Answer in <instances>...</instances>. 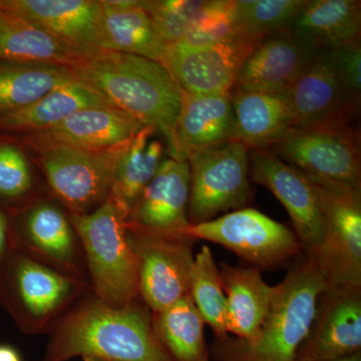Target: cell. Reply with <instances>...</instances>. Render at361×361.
I'll use <instances>...</instances> for the list:
<instances>
[{
    "label": "cell",
    "instance_id": "obj_1",
    "mask_svg": "<svg viewBox=\"0 0 361 361\" xmlns=\"http://www.w3.org/2000/svg\"><path fill=\"white\" fill-rule=\"evenodd\" d=\"M49 334L44 361H174L154 331L152 311L139 300L115 307L90 292Z\"/></svg>",
    "mask_w": 361,
    "mask_h": 361
},
{
    "label": "cell",
    "instance_id": "obj_2",
    "mask_svg": "<svg viewBox=\"0 0 361 361\" xmlns=\"http://www.w3.org/2000/svg\"><path fill=\"white\" fill-rule=\"evenodd\" d=\"M70 70L75 80L160 133L169 153L172 151L183 90L165 66L134 54L96 49Z\"/></svg>",
    "mask_w": 361,
    "mask_h": 361
},
{
    "label": "cell",
    "instance_id": "obj_3",
    "mask_svg": "<svg viewBox=\"0 0 361 361\" xmlns=\"http://www.w3.org/2000/svg\"><path fill=\"white\" fill-rule=\"evenodd\" d=\"M314 261H297L274 295L257 336L251 341L226 336L212 346L217 361H295L314 318L318 296L329 286Z\"/></svg>",
    "mask_w": 361,
    "mask_h": 361
},
{
    "label": "cell",
    "instance_id": "obj_4",
    "mask_svg": "<svg viewBox=\"0 0 361 361\" xmlns=\"http://www.w3.org/2000/svg\"><path fill=\"white\" fill-rule=\"evenodd\" d=\"M90 284L16 250L0 278V303L28 336L49 334Z\"/></svg>",
    "mask_w": 361,
    "mask_h": 361
},
{
    "label": "cell",
    "instance_id": "obj_5",
    "mask_svg": "<svg viewBox=\"0 0 361 361\" xmlns=\"http://www.w3.org/2000/svg\"><path fill=\"white\" fill-rule=\"evenodd\" d=\"M70 218L84 250L92 295L115 307L139 300L137 261L115 204L106 199L92 213Z\"/></svg>",
    "mask_w": 361,
    "mask_h": 361
},
{
    "label": "cell",
    "instance_id": "obj_6",
    "mask_svg": "<svg viewBox=\"0 0 361 361\" xmlns=\"http://www.w3.org/2000/svg\"><path fill=\"white\" fill-rule=\"evenodd\" d=\"M357 118L341 116L293 128L268 149L312 179L361 188Z\"/></svg>",
    "mask_w": 361,
    "mask_h": 361
},
{
    "label": "cell",
    "instance_id": "obj_7",
    "mask_svg": "<svg viewBox=\"0 0 361 361\" xmlns=\"http://www.w3.org/2000/svg\"><path fill=\"white\" fill-rule=\"evenodd\" d=\"M129 142L103 151L66 147H44L30 151L37 154V166L47 182L49 196L68 213L85 215L109 198L116 167Z\"/></svg>",
    "mask_w": 361,
    "mask_h": 361
},
{
    "label": "cell",
    "instance_id": "obj_8",
    "mask_svg": "<svg viewBox=\"0 0 361 361\" xmlns=\"http://www.w3.org/2000/svg\"><path fill=\"white\" fill-rule=\"evenodd\" d=\"M307 178L314 185L323 227L319 248L307 256L329 285L361 286V188Z\"/></svg>",
    "mask_w": 361,
    "mask_h": 361
},
{
    "label": "cell",
    "instance_id": "obj_9",
    "mask_svg": "<svg viewBox=\"0 0 361 361\" xmlns=\"http://www.w3.org/2000/svg\"><path fill=\"white\" fill-rule=\"evenodd\" d=\"M190 166V224L243 208L251 199L249 149L230 142L195 155Z\"/></svg>",
    "mask_w": 361,
    "mask_h": 361
},
{
    "label": "cell",
    "instance_id": "obj_10",
    "mask_svg": "<svg viewBox=\"0 0 361 361\" xmlns=\"http://www.w3.org/2000/svg\"><path fill=\"white\" fill-rule=\"evenodd\" d=\"M186 236L220 244L259 270L279 267L303 250L295 232L252 208L190 225Z\"/></svg>",
    "mask_w": 361,
    "mask_h": 361
},
{
    "label": "cell",
    "instance_id": "obj_11",
    "mask_svg": "<svg viewBox=\"0 0 361 361\" xmlns=\"http://www.w3.org/2000/svg\"><path fill=\"white\" fill-rule=\"evenodd\" d=\"M11 223L16 250L89 283L80 237L58 201L42 197L11 215Z\"/></svg>",
    "mask_w": 361,
    "mask_h": 361
},
{
    "label": "cell",
    "instance_id": "obj_12",
    "mask_svg": "<svg viewBox=\"0 0 361 361\" xmlns=\"http://www.w3.org/2000/svg\"><path fill=\"white\" fill-rule=\"evenodd\" d=\"M127 237L137 261L139 295L152 312L189 294L193 240L167 238L128 227Z\"/></svg>",
    "mask_w": 361,
    "mask_h": 361
},
{
    "label": "cell",
    "instance_id": "obj_13",
    "mask_svg": "<svg viewBox=\"0 0 361 361\" xmlns=\"http://www.w3.org/2000/svg\"><path fill=\"white\" fill-rule=\"evenodd\" d=\"M261 40L237 33L205 47L169 44L161 66L187 94H230L240 70Z\"/></svg>",
    "mask_w": 361,
    "mask_h": 361
},
{
    "label": "cell",
    "instance_id": "obj_14",
    "mask_svg": "<svg viewBox=\"0 0 361 361\" xmlns=\"http://www.w3.org/2000/svg\"><path fill=\"white\" fill-rule=\"evenodd\" d=\"M360 349L361 286L329 285L318 296L314 318L295 361H336Z\"/></svg>",
    "mask_w": 361,
    "mask_h": 361
},
{
    "label": "cell",
    "instance_id": "obj_15",
    "mask_svg": "<svg viewBox=\"0 0 361 361\" xmlns=\"http://www.w3.org/2000/svg\"><path fill=\"white\" fill-rule=\"evenodd\" d=\"M250 179L267 188L286 209L306 255L322 241L323 227L314 185L307 176L268 149H249Z\"/></svg>",
    "mask_w": 361,
    "mask_h": 361
},
{
    "label": "cell",
    "instance_id": "obj_16",
    "mask_svg": "<svg viewBox=\"0 0 361 361\" xmlns=\"http://www.w3.org/2000/svg\"><path fill=\"white\" fill-rule=\"evenodd\" d=\"M190 166L168 158L145 187L126 220L130 229L167 238L188 239ZM194 241V240H193Z\"/></svg>",
    "mask_w": 361,
    "mask_h": 361
},
{
    "label": "cell",
    "instance_id": "obj_17",
    "mask_svg": "<svg viewBox=\"0 0 361 361\" xmlns=\"http://www.w3.org/2000/svg\"><path fill=\"white\" fill-rule=\"evenodd\" d=\"M294 128L358 115L360 97L344 82L332 51L320 49L285 92Z\"/></svg>",
    "mask_w": 361,
    "mask_h": 361
},
{
    "label": "cell",
    "instance_id": "obj_18",
    "mask_svg": "<svg viewBox=\"0 0 361 361\" xmlns=\"http://www.w3.org/2000/svg\"><path fill=\"white\" fill-rule=\"evenodd\" d=\"M142 127L116 106H92L75 111L51 129L13 137L28 149L66 147L103 151L127 144Z\"/></svg>",
    "mask_w": 361,
    "mask_h": 361
},
{
    "label": "cell",
    "instance_id": "obj_19",
    "mask_svg": "<svg viewBox=\"0 0 361 361\" xmlns=\"http://www.w3.org/2000/svg\"><path fill=\"white\" fill-rule=\"evenodd\" d=\"M319 51L290 30L268 35L246 59L233 89L285 94Z\"/></svg>",
    "mask_w": 361,
    "mask_h": 361
},
{
    "label": "cell",
    "instance_id": "obj_20",
    "mask_svg": "<svg viewBox=\"0 0 361 361\" xmlns=\"http://www.w3.org/2000/svg\"><path fill=\"white\" fill-rule=\"evenodd\" d=\"M234 130L231 92L192 94L183 92L170 157L188 161L195 155L234 142Z\"/></svg>",
    "mask_w": 361,
    "mask_h": 361
},
{
    "label": "cell",
    "instance_id": "obj_21",
    "mask_svg": "<svg viewBox=\"0 0 361 361\" xmlns=\"http://www.w3.org/2000/svg\"><path fill=\"white\" fill-rule=\"evenodd\" d=\"M0 9L26 18L71 44L103 47L101 0H0Z\"/></svg>",
    "mask_w": 361,
    "mask_h": 361
},
{
    "label": "cell",
    "instance_id": "obj_22",
    "mask_svg": "<svg viewBox=\"0 0 361 361\" xmlns=\"http://www.w3.org/2000/svg\"><path fill=\"white\" fill-rule=\"evenodd\" d=\"M94 49L59 39L32 21L0 9V61L71 68Z\"/></svg>",
    "mask_w": 361,
    "mask_h": 361
},
{
    "label": "cell",
    "instance_id": "obj_23",
    "mask_svg": "<svg viewBox=\"0 0 361 361\" xmlns=\"http://www.w3.org/2000/svg\"><path fill=\"white\" fill-rule=\"evenodd\" d=\"M234 142L249 149H268L293 129V116L285 94L231 90Z\"/></svg>",
    "mask_w": 361,
    "mask_h": 361
},
{
    "label": "cell",
    "instance_id": "obj_24",
    "mask_svg": "<svg viewBox=\"0 0 361 361\" xmlns=\"http://www.w3.org/2000/svg\"><path fill=\"white\" fill-rule=\"evenodd\" d=\"M92 106H115L94 87L78 80L52 90L20 111L0 118V135L23 137L61 123L75 111Z\"/></svg>",
    "mask_w": 361,
    "mask_h": 361
},
{
    "label": "cell",
    "instance_id": "obj_25",
    "mask_svg": "<svg viewBox=\"0 0 361 361\" xmlns=\"http://www.w3.org/2000/svg\"><path fill=\"white\" fill-rule=\"evenodd\" d=\"M103 47L163 63L168 44L141 6V0H101Z\"/></svg>",
    "mask_w": 361,
    "mask_h": 361
},
{
    "label": "cell",
    "instance_id": "obj_26",
    "mask_svg": "<svg viewBox=\"0 0 361 361\" xmlns=\"http://www.w3.org/2000/svg\"><path fill=\"white\" fill-rule=\"evenodd\" d=\"M220 276L227 299L228 334L253 341L269 310L275 286L266 283L255 267L223 264Z\"/></svg>",
    "mask_w": 361,
    "mask_h": 361
},
{
    "label": "cell",
    "instance_id": "obj_27",
    "mask_svg": "<svg viewBox=\"0 0 361 361\" xmlns=\"http://www.w3.org/2000/svg\"><path fill=\"white\" fill-rule=\"evenodd\" d=\"M289 30L327 51L360 42L361 2L305 0Z\"/></svg>",
    "mask_w": 361,
    "mask_h": 361
},
{
    "label": "cell",
    "instance_id": "obj_28",
    "mask_svg": "<svg viewBox=\"0 0 361 361\" xmlns=\"http://www.w3.org/2000/svg\"><path fill=\"white\" fill-rule=\"evenodd\" d=\"M156 133L153 128L142 127L128 145L116 167L108 199L126 220L137 197L165 160L163 142L153 139Z\"/></svg>",
    "mask_w": 361,
    "mask_h": 361
},
{
    "label": "cell",
    "instance_id": "obj_29",
    "mask_svg": "<svg viewBox=\"0 0 361 361\" xmlns=\"http://www.w3.org/2000/svg\"><path fill=\"white\" fill-rule=\"evenodd\" d=\"M154 331L174 361H210L203 317L190 294L165 310L152 312Z\"/></svg>",
    "mask_w": 361,
    "mask_h": 361
},
{
    "label": "cell",
    "instance_id": "obj_30",
    "mask_svg": "<svg viewBox=\"0 0 361 361\" xmlns=\"http://www.w3.org/2000/svg\"><path fill=\"white\" fill-rule=\"evenodd\" d=\"M73 80L70 68L63 66L0 61V118Z\"/></svg>",
    "mask_w": 361,
    "mask_h": 361
},
{
    "label": "cell",
    "instance_id": "obj_31",
    "mask_svg": "<svg viewBox=\"0 0 361 361\" xmlns=\"http://www.w3.org/2000/svg\"><path fill=\"white\" fill-rule=\"evenodd\" d=\"M42 197L25 147L11 135H0V208L11 216Z\"/></svg>",
    "mask_w": 361,
    "mask_h": 361
},
{
    "label": "cell",
    "instance_id": "obj_32",
    "mask_svg": "<svg viewBox=\"0 0 361 361\" xmlns=\"http://www.w3.org/2000/svg\"><path fill=\"white\" fill-rule=\"evenodd\" d=\"M189 294L204 322L213 329L216 338L222 339L229 336L227 299L221 281L220 270L208 246L202 247L195 256Z\"/></svg>",
    "mask_w": 361,
    "mask_h": 361
},
{
    "label": "cell",
    "instance_id": "obj_33",
    "mask_svg": "<svg viewBox=\"0 0 361 361\" xmlns=\"http://www.w3.org/2000/svg\"><path fill=\"white\" fill-rule=\"evenodd\" d=\"M305 0H236L237 32L263 39L289 30Z\"/></svg>",
    "mask_w": 361,
    "mask_h": 361
},
{
    "label": "cell",
    "instance_id": "obj_34",
    "mask_svg": "<svg viewBox=\"0 0 361 361\" xmlns=\"http://www.w3.org/2000/svg\"><path fill=\"white\" fill-rule=\"evenodd\" d=\"M236 0H206L185 37L176 44L200 47L237 35Z\"/></svg>",
    "mask_w": 361,
    "mask_h": 361
},
{
    "label": "cell",
    "instance_id": "obj_35",
    "mask_svg": "<svg viewBox=\"0 0 361 361\" xmlns=\"http://www.w3.org/2000/svg\"><path fill=\"white\" fill-rule=\"evenodd\" d=\"M206 0H141L157 32L168 44L185 37Z\"/></svg>",
    "mask_w": 361,
    "mask_h": 361
},
{
    "label": "cell",
    "instance_id": "obj_36",
    "mask_svg": "<svg viewBox=\"0 0 361 361\" xmlns=\"http://www.w3.org/2000/svg\"><path fill=\"white\" fill-rule=\"evenodd\" d=\"M337 68L349 90L360 97L361 92V45L360 42L332 51Z\"/></svg>",
    "mask_w": 361,
    "mask_h": 361
},
{
    "label": "cell",
    "instance_id": "obj_37",
    "mask_svg": "<svg viewBox=\"0 0 361 361\" xmlns=\"http://www.w3.org/2000/svg\"><path fill=\"white\" fill-rule=\"evenodd\" d=\"M13 232H11V216L0 208V278L6 266L16 253Z\"/></svg>",
    "mask_w": 361,
    "mask_h": 361
},
{
    "label": "cell",
    "instance_id": "obj_38",
    "mask_svg": "<svg viewBox=\"0 0 361 361\" xmlns=\"http://www.w3.org/2000/svg\"><path fill=\"white\" fill-rule=\"evenodd\" d=\"M0 361H23L20 353L11 346L0 345Z\"/></svg>",
    "mask_w": 361,
    "mask_h": 361
},
{
    "label": "cell",
    "instance_id": "obj_39",
    "mask_svg": "<svg viewBox=\"0 0 361 361\" xmlns=\"http://www.w3.org/2000/svg\"><path fill=\"white\" fill-rule=\"evenodd\" d=\"M336 361H361V353H356V355L348 356V357L342 358V360Z\"/></svg>",
    "mask_w": 361,
    "mask_h": 361
}]
</instances>
